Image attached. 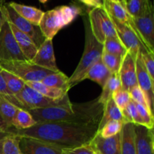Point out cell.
I'll return each mask as SVG.
<instances>
[{"mask_svg":"<svg viewBox=\"0 0 154 154\" xmlns=\"http://www.w3.org/2000/svg\"><path fill=\"white\" fill-rule=\"evenodd\" d=\"M99 132V124H78L67 122L36 123L26 129L14 128L11 134L35 138L62 148H73L90 144Z\"/></svg>","mask_w":154,"mask_h":154,"instance_id":"6da1fadb","label":"cell"},{"mask_svg":"<svg viewBox=\"0 0 154 154\" xmlns=\"http://www.w3.org/2000/svg\"><path fill=\"white\" fill-rule=\"evenodd\" d=\"M105 105L99 98L84 103L72 104L69 107H53L29 110L37 123L45 122H67L78 124H99Z\"/></svg>","mask_w":154,"mask_h":154,"instance_id":"7a4b0ae2","label":"cell"},{"mask_svg":"<svg viewBox=\"0 0 154 154\" xmlns=\"http://www.w3.org/2000/svg\"><path fill=\"white\" fill-rule=\"evenodd\" d=\"M85 26V45L84 53L80 63L75 69V72L69 78L70 88L84 81L86 74L99 59L102 58L103 53V44L98 42L90 29L88 18L84 20Z\"/></svg>","mask_w":154,"mask_h":154,"instance_id":"3957f363","label":"cell"},{"mask_svg":"<svg viewBox=\"0 0 154 154\" xmlns=\"http://www.w3.org/2000/svg\"><path fill=\"white\" fill-rule=\"evenodd\" d=\"M6 99L17 108L29 111L53 107H69L72 105L68 94L60 99H53L43 96L26 84L21 91L15 95H5Z\"/></svg>","mask_w":154,"mask_h":154,"instance_id":"277c9868","label":"cell"},{"mask_svg":"<svg viewBox=\"0 0 154 154\" xmlns=\"http://www.w3.org/2000/svg\"><path fill=\"white\" fill-rule=\"evenodd\" d=\"M75 5L58 6L44 12L38 26L46 38L53 39L60 29L72 22L81 14Z\"/></svg>","mask_w":154,"mask_h":154,"instance_id":"5b68a950","label":"cell"},{"mask_svg":"<svg viewBox=\"0 0 154 154\" xmlns=\"http://www.w3.org/2000/svg\"><path fill=\"white\" fill-rule=\"evenodd\" d=\"M0 68L16 75L26 83L42 81L54 72L35 65L29 60L0 61Z\"/></svg>","mask_w":154,"mask_h":154,"instance_id":"8992f818","label":"cell"},{"mask_svg":"<svg viewBox=\"0 0 154 154\" xmlns=\"http://www.w3.org/2000/svg\"><path fill=\"white\" fill-rule=\"evenodd\" d=\"M87 18L92 33L99 42L103 44L108 38L117 37L114 23L103 7L92 8Z\"/></svg>","mask_w":154,"mask_h":154,"instance_id":"52a82bcc","label":"cell"},{"mask_svg":"<svg viewBox=\"0 0 154 154\" xmlns=\"http://www.w3.org/2000/svg\"><path fill=\"white\" fill-rule=\"evenodd\" d=\"M3 10L7 20L11 23L20 31L29 36L37 48H38L45 42L46 38L42 34L38 26L33 25L32 23L20 16L11 7L8 5V4L3 5Z\"/></svg>","mask_w":154,"mask_h":154,"instance_id":"ba28073f","label":"cell"},{"mask_svg":"<svg viewBox=\"0 0 154 154\" xmlns=\"http://www.w3.org/2000/svg\"><path fill=\"white\" fill-rule=\"evenodd\" d=\"M26 60L18 47L6 20L0 30V61Z\"/></svg>","mask_w":154,"mask_h":154,"instance_id":"9c48e42d","label":"cell"},{"mask_svg":"<svg viewBox=\"0 0 154 154\" xmlns=\"http://www.w3.org/2000/svg\"><path fill=\"white\" fill-rule=\"evenodd\" d=\"M133 21L143 45L147 51L154 53L153 6H150L141 16L133 18Z\"/></svg>","mask_w":154,"mask_h":154,"instance_id":"30bf717a","label":"cell"},{"mask_svg":"<svg viewBox=\"0 0 154 154\" xmlns=\"http://www.w3.org/2000/svg\"><path fill=\"white\" fill-rule=\"evenodd\" d=\"M111 20L115 26L117 37L129 52L136 57L140 49L141 51H147L137 33L132 28L113 18Z\"/></svg>","mask_w":154,"mask_h":154,"instance_id":"8fae6325","label":"cell"},{"mask_svg":"<svg viewBox=\"0 0 154 154\" xmlns=\"http://www.w3.org/2000/svg\"><path fill=\"white\" fill-rule=\"evenodd\" d=\"M135 65H136V77L138 86L145 95L149 108H150V111L153 114L154 80L150 78V75L148 74L145 66H144L142 57H141V50L138 51V54H137Z\"/></svg>","mask_w":154,"mask_h":154,"instance_id":"7c38bea8","label":"cell"},{"mask_svg":"<svg viewBox=\"0 0 154 154\" xmlns=\"http://www.w3.org/2000/svg\"><path fill=\"white\" fill-rule=\"evenodd\" d=\"M136 57L137 56L135 57L128 51L122 60L118 72L122 89L127 91H130L133 87L138 86L135 65Z\"/></svg>","mask_w":154,"mask_h":154,"instance_id":"4fadbf2b","label":"cell"},{"mask_svg":"<svg viewBox=\"0 0 154 154\" xmlns=\"http://www.w3.org/2000/svg\"><path fill=\"white\" fill-rule=\"evenodd\" d=\"M20 149L22 154H63V148L35 138L21 137Z\"/></svg>","mask_w":154,"mask_h":154,"instance_id":"5bb4252c","label":"cell"},{"mask_svg":"<svg viewBox=\"0 0 154 154\" xmlns=\"http://www.w3.org/2000/svg\"><path fill=\"white\" fill-rule=\"evenodd\" d=\"M31 62L51 72H60L56 63L53 39H45V42L38 48L37 52Z\"/></svg>","mask_w":154,"mask_h":154,"instance_id":"9a60e30c","label":"cell"},{"mask_svg":"<svg viewBox=\"0 0 154 154\" xmlns=\"http://www.w3.org/2000/svg\"><path fill=\"white\" fill-rule=\"evenodd\" d=\"M137 154H154L153 129L134 124Z\"/></svg>","mask_w":154,"mask_h":154,"instance_id":"2e32d148","label":"cell"},{"mask_svg":"<svg viewBox=\"0 0 154 154\" xmlns=\"http://www.w3.org/2000/svg\"><path fill=\"white\" fill-rule=\"evenodd\" d=\"M103 8L108 12V14L111 18L116 20L121 23L126 24L128 26L132 28L137 33L138 37L140 38L136 28H135L133 18L129 14V12L127 11L126 8L123 4H121L120 2H112L111 0H103ZM140 39H141V38H140Z\"/></svg>","mask_w":154,"mask_h":154,"instance_id":"e0dca14e","label":"cell"},{"mask_svg":"<svg viewBox=\"0 0 154 154\" xmlns=\"http://www.w3.org/2000/svg\"><path fill=\"white\" fill-rule=\"evenodd\" d=\"M90 144L101 154H121L120 132L110 138H102L98 132Z\"/></svg>","mask_w":154,"mask_h":154,"instance_id":"ac0fdd59","label":"cell"},{"mask_svg":"<svg viewBox=\"0 0 154 154\" xmlns=\"http://www.w3.org/2000/svg\"><path fill=\"white\" fill-rule=\"evenodd\" d=\"M17 107L11 103L4 94L0 93V131L3 133L11 134L14 126L12 120Z\"/></svg>","mask_w":154,"mask_h":154,"instance_id":"d6986e66","label":"cell"},{"mask_svg":"<svg viewBox=\"0 0 154 154\" xmlns=\"http://www.w3.org/2000/svg\"><path fill=\"white\" fill-rule=\"evenodd\" d=\"M8 22L11 29L13 32L15 40L17 43L20 50L22 52L23 55L24 56L26 60L31 61L33 57H35V55L36 52H37L38 48L29 36H27L23 32L20 31L11 23H10L9 21H8Z\"/></svg>","mask_w":154,"mask_h":154,"instance_id":"ffe728a7","label":"cell"},{"mask_svg":"<svg viewBox=\"0 0 154 154\" xmlns=\"http://www.w3.org/2000/svg\"><path fill=\"white\" fill-rule=\"evenodd\" d=\"M121 154H137L134 124L126 123L120 132Z\"/></svg>","mask_w":154,"mask_h":154,"instance_id":"44dd1931","label":"cell"},{"mask_svg":"<svg viewBox=\"0 0 154 154\" xmlns=\"http://www.w3.org/2000/svg\"><path fill=\"white\" fill-rule=\"evenodd\" d=\"M8 4L23 18L28 20L33 25H39L44 14V11H42V10L32 6L25 5L16 2H10Z\"/></svg>","mask_w":154,"mask_h":154,"instance_id":"7402d4cb","label":"cell"},{"mask_svg":"<svg viewBox=\"0 0 154 154\" xmlns=\"http://www.w3.org/2000/svg\"><path fill=\"white\" fill-rule=\"evenodd\" d=\"M111 75L112 74L104 65L102 58H101L89 69V71L84 77V80H91V81L97 83L99 85L102 87V88H103L105 83L109 79Z\"/></svg>","mask_w":154,"mask_h":154,"instance_id":"603a6c76","label":"cell"},{"mask_svg":"<svg viewBox=\"0 0 154 154\" xmlns=\"http://www.w3.org/2000/svg\"><path fill=\"white\" fill-rule=\"evenodd\" d=\"M110 120H118L122 123H126L124 117L122 114V111L117 107L112 98H111L105 103L104 107L103 114L99 125V131Z\"/></svg>","mask_w":154,"mask_h":154,"instance_id":"cb8c5ba5","label":"cell"},{"mask_svg":"<svg viewBox=\"0 0 154 154\" xmlns=\"http://www.w3.org/2000/svg\"><path fill=\"white\" fill-rule=\"evenodd\" d=\"M26 84L31 87V88H32L35 91H37L38 93H41L42 95L48 98H50V99H63L64 96H66L68 94V92L65 91V90L45 85L42 81L27 82L26 83Z\"/></svg>","mask_w":154,"mask_h":154,"instance_id":"d4e9b609","label":"cell"},{"mask_svg":"<svg viewBox=\"0 0 154 154\" xmlns=\"http://www.w3.org/2000/svg\"><path fill=\"white\" fill-rule=\"evenodd\" d=\"M21 137L8 134L0 139V154H22L20 149Z\"/></svg>","mask_w":154,"mask_h":154,"instance_id":"484cf974","label":"cell"},{"mask_svg":"<svg viewBox=\"0 0 154 154\" xmlns=\"http://www.w3.org/2000/svg\"><path fill=\"white\" fill-rule=\"evenodd\" d=\"M42 82L45 85L60 89L66 92H69L71 89L69 84V78L60 71L57 72H52L48 75L42 80Z\"/></svg>","mask_w":154,"mask_h":154,"instance_id":"4316f807","label":"cell"},{"mask_svg":"<svg viewBox=\"0 0 154 154\" xmlns=\"http://www.w3.org/2000/svg\"><path fill=\"white\" fill-rule=\"evenodd\" d=\"M120 88H122V87L119 74H112L102 88V93L98 97L99 102H102L103 105H105V103L111 98H112L113 93Z\"/></svg>","mask_w":154,"mask_h":154,"instance_id":"83f0119b","label":"cell"},{"mask_svg":"<svg viewBox=\"0 0 154 154\" xmlns=\"http://www.w3.org/2000/svg\"><path fill=\"white\" fill-rule=\"evenodd\" d=\"M35 120L27 111L17 108L12 120V126L17 129H26L36 124Z\"/></svg>","mask_w":154,"mask_h":154,"instance_id":"f1b7e54d","label":"cell"},{"mask_svg":"<svg viewBox=\"0 0 154 154\" xmlns=\"http://www.w3.org/2000/svg\"><path fill=\"white\" fill-rule=\"evenodd\" d=\"M103 51L117 56L122 60L128 52L127 49L122 44L118 37H111L105 39L103 43Z\"/></svg>","mask_w":154,"mask_h":154,"instance_id":"f546056e","label":"cell"},{"mask_svg":"<svg viewBox=\"0 0 154 154\" xmlns=\"http://www.w3.org/2000/svg\"><path fill=\"white\" fill-rule=\"evenodd\" d=\"M1 74L4 78L6 87L11 95H15L18 93L26 85L25 82L23 80L8 71L2 69Z\"/></svg>","mask_w":154,"mask_h":154,"instance_id":"4dcf8cb0","label":"cell"},{"mask_svg":"<svg viewBox=\"0 0 154 154\" xmlns=\"http://www.w3.org/2000/svg\"><path fill=\"white\" fill-rule=\"evenodd\" d=\"M153 4L150 0H129L126 5V8L132 17H138L146 12Z\"/></svg>","mask_w":154,"mask_h":154,"instance_id":"1f68e13d","label":"cell"},{"mask_svg":"<svg viewBox=\"0 0 154 154\" xmlns=\"http://www.w3.org/2000/svg\"><path fill=\"white\" fill-rule=\"evenodd\" d=\"M124 123L118 120H110L100 130L99 133L102 138H110L121 132Z\"/></svg>","mask_w":154,"mask_h":154,"instance_id":"d6a6232c","label":"cell"},{"mask_svg":"<svg viewBox=\"0 0 154 154\" xmlns=\"http://www.w3.org/2000/svg\"><path fill=\"white\" fill-rule=\"evenodd\" d=\"M102 60L104 65L106 66L107 69L110 71L111 74L118 73L120 65H121L122 59L117 56L112 55V54L103 51L102 55Z\"/></svg>","mask_w":154,"mask_h":154,"instance_id":"836d02e7","label":"cell"},{"mask_svg":"<svg viewBox=\"0 0 154 154\" xmlns=\"http://www.w3.org/2000/svg\"><path fill=\"white\" fill-rule=\"evenodd\" d=\"M138 117L140 119V125L146 126L148 129H153V114L147 108L142 105L136 103Z\"/></svg>","mask_w":154,"mask_h":154,"instance_id":"e575fe53","label":"cell"},{"mask_svg":"<svg viewBox=\"0 0 154 154\" xmlns=\"http://www.w3.org/2000/svg\"><path fill=\"white\" fill-rule=\"evenodd\" d=\"M122 114L126 123H131L133 124L140 125V119L138 117L136 103L132 100L130 101L127 106L122 110Z\"/></svg>","mask_w":154,"mask_h":154,"instance_id":"d590c367","label":"cell"},{"mask_svg":"<svg viewBox=\"0 0 154 154\" xmlns=\"http://www.w3.org/2000/svg\"><path fill=\"white\" fill-rule=\"evenodd\" d=\"M112 99L116 105L120 110H123L132 100L129 92L120 88L114 92L112 95Z\"/></svg>","mask_w":154,"mask_h":154,"instance_id":"8d00e7d4","label":"cell"},{"mask_svg":"<svg viewBox=\"0 0 154 154\" xmlns=\"http://www.w3.org/2000/svg\"><path fill=\"white\" fill-rule=\"evenodd\" d=\"M141 53L144 66L150 75V78L154 80V53L147 51H141Z\"/></svg>","mask_w":154,"mask_h":154,"instance_id":"74e56055","label":"cell"},{"mask_svg":"<svg viewBox=\"0 0 154 154\" xmlns=\"http://www.w3.org/2000/svg\"><path fill=\"white\" fill-rule=\"evenodd\" d=\"M129 92V94H130L131 99H132L133 102H135V103L137 104H139V105H144V106L147 107V108L150 110L148 104H147V99H146L145 95H144V93H143V91L140 89V87H138V86L133 87V88Z\"/></svg>","mask_w":154,"mask_h":154,"instance_id":"f35d334b","label":"cell"},{"mask_svg":"<svg viewBox=\"0 0 154 154\" xmlns=\"http://www.w3.org/2000/svg\"><path fill=\"white\" fill-rule=\"evenodd\" d=\"M63 154H95V150L90 143L73 148H63Z\"/></svg>","mask_w":154,"mask_h":154,"instance_id":"ab89813d","label":"cell"},{"mask_svg":"<svg viewBox=\"0 0 154 154\" xmlns=\"http://www.w3.org/2000/svg\"><path fill=\"white\" fill-rule=\"evenodd\" d=\"M78 1L89 7H92L93 8L103 7V0H78Z\"/></svg>","mask_w":154,"mask_h":154,"instance_id":"60d3db41","label":"cell"},{"mask_svg":"<svg viewBox=\"0 0 154 154\" xmlns=\"http://www.w3.org/2000/svg\"><path fill=\"white\" fill-rule=\"evenodd\" d=\"M1 70L2 69L0 68V93L4 95H11L8 90L7 87H6L4 78H3L2 75L1 74Z\"/></svg>","mask_w":154,"mask_h":154,"instance_id":"b9f144b4","label":"cell"},{"mask_svg":"<svg viewBox=\"0 0 154 154\" xmlns=\"http://www.w3.org/2000/svg\"><path fill=\"white\" fill-rule=\"evenodd\" d=\"M5 21V16L4 10H3V5H0V30Z\"/></svg>","mask_w":154,"mask_h":154,"instance_id":"7bdbcfd3","label":"cell"},{"mask_svg":"<svg viewBox=\"0 0 154 154\" xmlns=\"http://www.w3.org/2000/svg\"><path fill=\"white\" fill-rule=\"evenodd\" d=\"M8 135V134H5V133H3V132H2L1 131H0V139H1L2 138H3L4 136H5V135Z\"/></svg>","mask_w":154,"mask_h":154,"instance_id":"ee69618b","label":"cell"},{"mask_svg":"<svg viewBox=\"0 0 154 154\" xmlns=\"http://www.w3.org/2000/svg\"><path fill=\"white\" fill-rule=\"evenodd\" d=\"M129 2V0H123V5L124 6H126V5L127 4L128 2Z\"/></svg>","mask_w":154,"mask_h":154,"instance_id":"f6af8a7d","label":"cell"},{"mask_svg":"<svg viewBox=\"0 0 154 154\" xmlns=\"http://www.w3.org/2000/svg\"><path fill=\"white\" fill-rule=\"evenodd\" d=\"M39 1H40L42 3H45L48 2V0H39Z\"/></svg>","mask_w":154,"mask_h":154,"instance_id":"bcb514c9","label":"cell"},{"mask_svg":"<svg viewBox=\"0 0 154 154\" xmlns=\"http://www.w3.org/2000/svg\"><path fill=\"white\" fill-rule=\"evenodd\" d=\"M111 1H112V2H120V0H111ZM121 3V2H120ZM122 4V3H121Z\"/></svg>","mask_w":154,"mask_h":154,"instance_id":"7dc6e473","label":"cell"},{"mask_svg":"<svg viewBox=\"0 0 154 154\" xmlns=\"http://www.w3.org/2000/svg\"><path fill=\"white\" fill-rule=\"evenodd\" d=\"M2 2H3V0H0V5H3Z\"/></svg>","mask_w":154,"mask_h":154,"instance_id":"c3c4849f","label":"cell"},{"mask_svg":"<svg viewBox=\"0 0 154 154\" xmlns=\"http://www.w3.org/2000/svg\"><path fill=\"white\" fill-rule=\"evenodd\" d=\"M95 154H101L100 153H99V152H97V151H96V150H95Z\"/></svg>","mask_w":154,"mask_h":154,"instance_id":"681fc988","label":"cell"},{"mask_svg":"<svg viewBox=\"0 0 154 154\" xmlns=\"http://www.w3.org/2000/svg\"><path fill=\"white\" fill-rule=\"evenodd\" d=\"M120 2L122 3V4H123V0H120Z\"/></svg>","mask_w":154,"mask_h":154,"instance_id":"f907efd6","label":"cell"}]
</instances>
